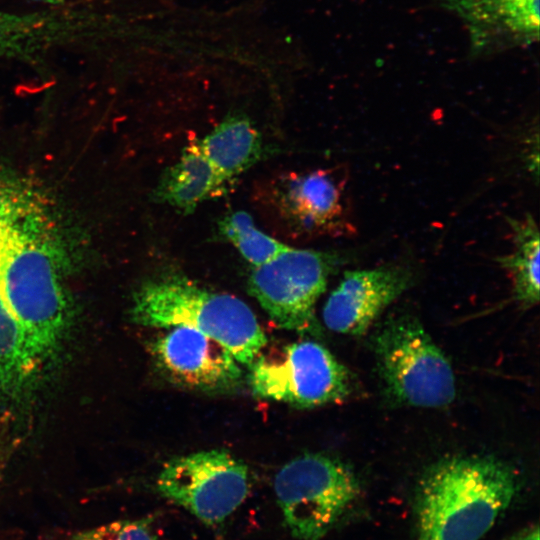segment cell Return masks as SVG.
<instances>
[{"label":"cell","instance_id":"1","mask_svg":"<svg viewBox=\"0 0 540 540\" xmlns=\"http://www.w3.org/2000/svg\"><path fill=\"white\" fill-rule=\"evenodd\" d=\"M43 208L29 190L0 179V291L47 378L60 365L76 320L60 244Z\"/></svg>","mask_w":540,"mask_h":540},{"label":"cell","instance_id":"2","mask_svg":"<svg viewBox=\"0 0 540 540\" xmlns=\"http://www.w3.org/2000/svg\"><path fill=\"white\" fill-rule=\"evenodd\" d=\"M516 491L514 471L496 458L442 460L424 473L417 487L418 540H480Z\"/></svg>","mask_w":540,"mask_h":540},{"label":"cell","instance_id":"3","mask_svg":"<svg viewBox=\"0 0 540 540\" xmlns=\"http://www.w3.org/2000/svg\"><path fill=\"white\" fill-rule=\"evenodd\" d=\"M130 318L145 327L197 329L223 344L247 367L267 343L257 317L244 301L209 290L178 272L145 282L134 294Z\"/></svg>","mask_w":540,"mask_h":540},{"label":"cell","instance_id":"4","mask_svg":"<svg viewBox=\"0 0 540 540\" xmlns=\"http://www.w3.org/2000/svg\"><path fill=\"white\" fill-rule=\"evenodd\" d=\"M373 350L385 390L397 403L442 408L454 401L452 366L418 320L403 316L386 322Z\"/></svg>","mask_w":540,"mask_h":540},{"label":"cell","instance_id":"5","mask_svg":"<svg viewBox=\"0 0 540 540\" xmlns=\"http://www.w3.org/2000/svg\"><path fill=\"white\" fill-rule=\"evenodd\" d=\"M284 523L296 540H320L360 492L352 469L339 459L306 453L284 464L274 478Z\"/></svg>","mask_w":540,"mask_h":540},{"label":"cell","instance_id":"6","mask_svg":"<svg viewBox=\"0 0 540 540\" xmlns=\"http://www.w3.org/2000/svg\"><path fill=\"white\" fill-rule=\"evenodd\" d=\"M248 368L256 396L299 408L340 402L352 390L349 370L326 347L311 340L260 352Z\"/></svg>","mask_w":540,"mask_h":540},{"label":"cell","instance_id":"7","mask_svg":"<svg viewBox=\"0 0 540 540\" xmlns=\"http://www.w3.org/2000/svg\"><path fill=\"white\" fill-rule=\"evenodd\" d=\"M158 492L207 525L229 517L246 499L245 463L225 450L194 452L170 459L157 480Z\"/></svg>","mask_w":540,"mask_h":540},{"label":"cell","instance_id":"8","mask_svg":"<svg viewBox=\"0 0 540 540\" xmlns=\"http://www.w3.org/2000/svg\"><path fill=\"white\" fill-rule=\"evenodd\" d=\"M335 257L326 252L288 247L253 267L248 291L280 327L308 331L315 305L325 291Z\"/></svg>","mask_w":540,"mask_h":540},{"label":"cell","instance_id":"9","mask_svg":"<svg viewBox=\"0 0 540 540\" xmlns=\"http://www.w3.org/2000/svg\"><path fill=\"white\" fill-rule=\"evenodd\" d=\"M44 380L0 291V453L4 456L29 436Z\"/></svg>","mask_w":540,"mask_h":540},{"label":"cell","instance_id":"10","mask_svg":"<svg viewBox=\"0 0 540 540\" xmlns=\"http://www.w3.org/2000/svg\"><path fill=\"white\" fill-rule=\"evenodd\" d=\"M269 199L279 220L296 236L351 231L344 181L332 169L285 174L271 184Z\"/></svg>","mask_w":540,"mask_h":540},{"label":"cell","instance_id":"11","mask_svg":"<svg viewBox=\"0 0 540 540\" xmlns=\"http://www.w3.org/2000/svg\"><path fill=\"white\" fill-rule=\"evenodd\" d=\"M150 345L157 365L174 382L201 391H227L242 379L233 354L219 341L191 327L174 326Z\"/></svg>","mask_w":540,"mask_h":540},{"label":"cell","instance_id":"12","mask_svg":"<svg viewBox=\"0 0 540 540\" xmlns=\"http://www.w3.org/2000/svg\"><path fill=\"white\" fill-rule=\"evenodd\" d=\"M412 279V270L403 264L346 271L323 307L325 326L339 334H365L380 314L411 286Z\"/></svg>","mask_w":540,"mask_h":540},{"label":"cell","instance_id":"13","mask_svg":"<svg viewBox=\"0 0 540 540\" xmlns=\"http://www.w3.org/2000/svg\"><path fill=\"white\" fill-rule=\"evenodd\" d=\"M477 49L526 45L539 36V0H446Z\"/></svg>","mask_w":540,"mask_h":540},{"label":"cell","instance_id":"14","mask_svg":"<svg viewBox=\"0 0 540 540\" xmlns=\"http://www.w3.org/2000/svg\"><path fill=\"white\" fill-rule=\"evenodd\" d=\"M227 184L197 141L186 146L180 159L165 171L156 188V199L187 214L204 200L220 196Z\"/></svg>","mask_w":540,"mask_h":540},{"label":"cell","instance_id":"15","mask_svg":"<svg viewBox=\"0 0 540 540\" xmlns=\"http://www.w3.org/2000/svg\"><path fill=\"white\" fill-rule=\"evenodd\" d=\"M198 144L229 183L258 161L262 150L258 130L244 115L227 117Z\"/></svg>","mask_w":540,"mask_h":540},{"label":"cell","instance_id":"16","mask_svg":"<svg viewBox=\"0 0 540 540\" xmlns=\"http://www.w3.org/2000/svg\"><path fill=\"white\" fill-rule=\"evenodd\" d=\"M513 235V250L496 261L512 280L516 301L523 307L539 302L540 236L538 224L530 214L520 219L507 217Z\"/></svg>","mask_w":540,"mask_h":540},{"label":"cell","instance_id":"17","mask_svg":"<svg viewBox=\"0 0 540 540\" xmlns=\"http://www.w3.org/2000/svg\"><path fill=\"white\" fill-rule=\"evenodd\" d=\"M220 231L253 267L270 261L289 247L259 230L245 211L225 216Z\"/></svg>","mask_w":540,"mask_h":540},{"label":"cell","instance_id":"18","mask_svg":"<svg viewBox=\"0 0 540 540\" xmlns=\"http://www.w3.org/2000/svg\"><path fill=\"white\" fill-rule=\"evenodd\" d=\"M37 23L31 13L0 11V60L24 61L33 51Z\"/></svg>","mask_w":540,"mask_h":540},{"label":"cell","instance_id":"19","mask_svg":"<svg viewBox=\"0 0 540 540\" xmlns=\"http://www.w3.org/2000/svg\"><path fill=\"white\" fill-rule=\"evenodd\" d=\"M71 540H158L146 519L119 520L76 533Z\"/></svg>","mask_w":540,"mask_h":540},{"label":"cell","instance_id":"20","mask_svg":"<svg viewBox=\"0 0 540 540\" xmlns=\"http://www.w3.org/2000/svg\"><path fill=\"white\" fill-rule=\"evenodd\" d=\"M515 540H539V530L538 528L530 529Z\"/></svg>","mask_w":540,"mask_h":540},{"label":"cell","instance_id":"21","mask_svg":"<svg viewBox=\"0 0 540 540\" xmlns=\"http://www.w3.org/2000/svg\"><path fill=\"white\" fill-rule=\"evenodd\" d=\"M32 1L55 5V4H60L66 0H32Z\"/></svg>","mask_w":540,"mask_h":540}]
</instances>
